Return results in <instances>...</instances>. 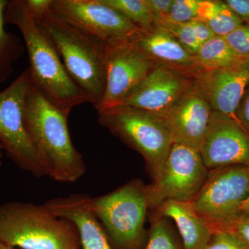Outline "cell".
I'll use <instances>...</instances> for the list:
<instances>
[{
    "mask_svg": "<svg viewBox=\"0 0 249 249\" xmlns=\"http://www.w3.org/2000/svg\"><path fill=\"white\" fill-rule=\"evenodd\" d=\"M95 214L111 238L123 249H134L143 235L150 206L147 186L133 180L105 196L91 198Z\"/></svg>",
    "mask_w": 249,
    "mask_h": 249,
    "instance_id": "8992f818",
    "label": "cell"
},
{
    "mask_svg": "<svg viewBox=\"0 0 249 249\" xmlns=\"http://www.w3.org/2000/svg\"><path fill=\"white\" fill-rule=\"evenodd\" d=\"M204 249H249L240 237L229 230L213 232Z\"/></svg>",
    "mask_w": 249,
    "mask_h": 249,
    "instance_id": "484cf974",
    "label": "cell"
},
{
    "mask_svg": "<svg viewBox=\"0 0 249 249\" xmlns=\"http://www.w3.org/2000/svg\"><path fill=\"white\" fill-rule=\"evenodd\" d=\"M30 83L27 68L0 91V145L21 169L41 178L46 176L45 168L28 132L24 115Z\"/></svg>",
    "mask_w": 249,
    "mask_h": 249,
    "instance_id": "ba28073f",
    "label": "cell"
},
{
    "mask_svg": "<svg viewBox=\"0 0 249 249\" xmlns=\"http://www.w3.org/2000/svg\"><path fill=\"white\" fill-rule=\"evenodd\" d=\"M37 25L53 44L72 80L96 109L106 88L107 43L52 11Z\"/></svg>",
    "mask_w": 249,
    "mask_h": 249,
    "instance_id": "3957f363",
    "label": "cell"
},
{
    "mask_svg": "<svg viewBox=\"0 0 249 249\" xmlns=\"http://www.w3.org/2000/svg\"><path fill=\"white\" fill-rule=\"evenodd\" d=\"M235 118L249 133V83L241 98Z\"/></svg>",
    "mask_w": 249,
    "mask_h": 249,
    "instance_id": "f546056e",
    "label": "cell"
},
{
    "mask_svg": "<svg viewBox=\"0 0 249 249\" xmlns=\"http://www.w3.org/2000/svg\"><path fill=\"white\" fill-rule=\"evenodd\" d=\"M103 3L121 13L139 29H146L155 25V16L147 0H101Z\"/></svg>",
    "mask_w": 249,
    "mask_h": 249,
    "instance_id": "7402d4cb",
    "label": "cell"
},
{
    "mask_svg": "<svg viewBox=\"0 0 249 249\" xmlns=\"http://www.w3.org/2000/svg\"><path fill=\"white\" fill-rule=\"evenodd\" d=\"M174 0H147V5L155 18L164 17L169 14Z\"/></svg>",
    "mask_w": 249,
    "mask_h": 249,
    "instance_id": "d6a6232c",
    "label": "cell"
},
{
    "mask_svg": "<svg viewBox=\"0 0 249 249\" xmlns=\"http://www.w3.org/2000/svg\"><path fill=\"white\" fill-rule=\"evenodd\" d=\"M3 152H4V150H3L2 147L0 145V167L2 164Z\"/></svg>",
    "mask_w": 249,
    "mask_h": 249,
    "instance_id": "d590c367",
    "label": "cell"
},
{
    "mask_svg": "<svg viewBox=\"0 0 249 249\" xmlns=\"http://www.w3.org/2000/svg\"><path fill=\"white\" fill-rule=\"evenodd\" d=\"M156 67L127 42L107 44L106 88L96 110L121 104Z\"/></svg>",
    "mask_w": 249,
    "mask_h": 249,
    "instance_id": "8fae6325",
    "label": "cell"
},
{
    "mask_svg": "<svg viewBox=\"0 0 249 249\" xmlns=\"http://www.w3.org/2000/svg\"><path fill=\"white\" fill-rule=\"evenodd\" d=\"M159 208L162 216L171 218L177 224L184 249H204L213 231L191 201L167 200Z\"/></svg>",
    "mask_w": 249,
    "mask_h": 249,
    "instance_id": "ac0fdd59",
    "label": "cell"
},
{
    "mask_svg": "<svg viewBox=\"0 0 249 249\" xmlns=\"http://www.w3.org/2000/svg\"><path fill=\"white\" fill-rule=\"evenodd\" d=\"M199 71H213L231 65L238 59L224 37L214 36L199 47L195 55Z\"/></svg>",
    "mask_w": 249,
    "mask_h": 249,
    "instance_id": "44dd1931",
    "label": "cell"
},
{
    "mask_svg": "<svg viewBox=\"0 0 249 249\" xmlns=\"http://www.w3.org/2000/svg\"><path fill=\"white\" fill-rule=\"evenodd\" d=\"M193 78L213 111L235 118L249 83V58L237 59L231 65L213 71H198Z\"/></svg>",
    "mask_w": 249,
    "mask_h": 249,
    "instance_id": "5bb4252c",
    "label": "cell"
},
{
    "mask_svg": "<svg viewBox=\"0 0 249 249\" xmlns=\"http://www.w3.org/2000/svg\"><path fill=\"white\" fill-rule=\"evenodd\" d=\"M5 23L14 24L22 34L31 83L49 102L67 116L76 106L89 103L67 73L53 44L31 18L23 0H9Z\"/></svg>",
    "mask_w": 249,
    "mask_h": 249,
    "instance_id": "6da1fadb",
    "label": "cell"
},
{
    "mask_svg": "<svg viewBox=\"0 0 249 249\" xmlns=\"http://www.w3.org/2000/svg\"><path fill=\"white\" fill-rule=\"evenodd\" d=\"M44 205L54 215L74 224L82 249H112L93 211L90 196L85 194H73L53 198Z\"/></svg>",
    "mask_w": 249,
    "mask_h": 249,
    "instance_id": "e0dca14e",
    "label": "cell"
},
{
    "mask_svg": "<svg viewBox=\"0 0 249 249\" xmlns=\"http://www.w3.org/2000/svg\"><path fill=\"white\" fill-rule=\"evenodd\" d=\"M241 212L249 213V193L247 199H245L242 206H241Z\"/></svg>",
    "mask_w": 249,
    "mask_h": 249,
    "instance_id": "836d02e7",
    "label": "cell"
},
{
    "mask_svg": "<svg viewBox=\"0 0 249 249\" xmlns=\"http://www.w3.org/2000/svg\"><path fill=\"white\" fill-rule=\"evenodd\" d=\"M193 83L191 77L167 67L157 66L119 105L158 115L169 107Z\"/></svg>",
    "mask_w": 249,
    "mask_h": 249,
    "instance_id": "9a60e30c",
    "label": "cell"
},
{
    "mask_svg": "<svg viewBox=\"0 0 249 249\" xmlns=\"http://www.w3.org/2000/svg\"><path fill=\"white\" fill-rule=\"evenodd\" d=\"M145 249H179L172 235L166 221L158 218L154 221Z\"/></svg>",
    "mask_w": 249,
    "mask_h": 249,
    "instance_id": "cb8c5ba5",
    "label": "cell"
},
{
    "mask_svg": "<svg viewBox=\"0 0 249 249\" xmlns=\"http://www.w3.org/2000/svg\"><path fill=\"white\" fill-rule=\"evenodd\" d=\"M127 42L156 66L167 67L191 78L199 71L194 55L168 31L155 24L149 29H139Z\"/></svg>",
    "mask_w": 249,
    "mask_h": 249,
    "instance_id": "2e32d148",
    "label": "cell"
},
{
    "mask_svg": "<svg viewBox=\"0 0 249 249\" xmlns=\"http://www.w3.org/2000/svg\"><path fill=\"white\" fill-rule=\"evenodd\" d=\"M208 173L199 151L173 142L155 182L147 186L150 206L160 207L167 200L191 201L200 191Z\"/></svg>",
    "mask_w": 249,
    "mask_h": 249,
    "instance_id": "9c48e42d",
    "label": "cell"
},
{
    "mask_svg": "<svg viewBox=\"0 0 249 249\" xmlns=\"http://www.w3.org/2000/svg\"><path fill=\"white\" fill-rule=\"evenodd\" d=\"M224 230L233 232L249 248V213H241Z\"/></svg>",
    "mask_w": 249,
    "mask_h": 249,
    "instance_id": "f1b7e54d",
    "label": "cell"
},
{
    "mask_svg": "<svg viewBox=\"0 0 249 249\" xmlns=\"http://www.w3.org/2000/svg\"><path fill=\"white\" fill-rule=\"evenodd\" d=\"M0 241L19 249H80L74 224L52 214L45 205L0 206Z\"/></svg>",
    "mask_w": 249,
    "mask_h": 249,
    "instance_id": "277c9868",
    "label": "cell"
},
{
    "mask_svg": "<svg viewBox=\"0 0 249 249\" xmlns=\"http://www.w3.org/2000/svg\"><path fill=\"white\" fill-rule=\"evenodd\" d=\"M213 32L214 35L226 37L243 24L225 1L201 0L197 17Z\"/></svg>",
    "mask_w": 249,
    "mask_h": 249,
    "instance_id": "d6986e66",
    "label": "cell"
},
{
    "mask_svg": "<svg viewBox=\"0 0 249 249\" xmlns=\"http://www.w3.org/2000/svg\"><path fill=\"white\" fill-rule=\"evenodd\" d=\"M9 0H0V83L14 72V64L22 56L25 45L20 37L5 29V11Z\"/></svg>",
    "mask_w": 249,
    "mask_h": 249,
    "instance_id": "ffe728a7",
    "label": "cell"
},
{
    "mask_svg": "<svg viewBox=\"0 0 249 249\" xmlns=\"http://www.w3.org/2000/svg\"><path fill=\"white\" fill-rule=\"evenodd\" d=\"M24 115L46 176L63 183L80 179L86 166L83 156L72 142L68 116L49 102L31 81L26 95Z\"/></svg>",
    "mask_w": 249,
    "mask_h": 249,
    "instance_id": "7a4b0ae2",
    "label": "cell"
},
{
    "mask_svg": "<svg viewBox=\"0 0 249 249\" xmlns=\"http://www.w3.org/2000/svg\"><path fill=\"white\" fill-rule=\"evenodd\" d=\"M199 152L209 170L249 166V133L235 118L213 111Z\"/></svg>",
    "mask_w": 249,
    "mask_h": 249,
    "instance_id": "7c38bea8",
    "label": "cell"
},
{
    "mask_svg": "<svg viewBox=\"0 0 249 249\" xmlns=\"http://www.w3.org/2000/svg\"><path fill=\"white\" fill-rule=\"evenodd\" d=\"M225 2L242 22L249 24V0H226Z\"/></svg>",
    "mask_w": 249,
    "mask_h": 249,
    "instance_id": "1f68e13d",
    "label": "cell"
},
{
    "mask_svg": "<svg viewBox=\"0 0 249 249\" xmlns=\"http://www.w3.org/2000/svg\"><path fill=\"white\" fill-rule=\"evenodd\" d=\"M238 58H249V24H243L224 37Z\"/></svg>",
    "mask_w": 249,
    "mask_h": 249,
    "instance_id": "4316f807",
    "label": "cell"
},
{
    "mask_svg": "<svg viewBox=\"0 0 249 249\" xmlns=\"http://www.w3.org/2000/svg\"><path fill=\"white\" fill-rule=\"evenodd\" d=\"M189 22L192 30L194 33L196 40L200 45L215 36L211 29L204 22L199 19H193Z\"/></svg>",
    "mask_w": 249,
    "mask_h": 249,
    "instance_id": "4dcf8cb0",
    "label": "cell"
},
{
    "mask_svg": "<svg viewBox=\"0 0 249 249\" xmlns=\"http://www.w3.org/2000/svg\"><path fill=\"white\" fill-rule=\"evenodd\" d=\"M52 11L107 44L127 42L139 29L101 0H53Z\"/></svg>",
    "mask_w": 249,
    "mask_h": 249,
    "instance_id": "30bf717a",
    "label": "cell"
},
{
    "mask_svg": "<svg viewBox=\"0 0 249 249\" xmlns=\"http://www.w3.org/2000/svg\"><path fill=\"white\" fill-rule=\"evenodd\" d=\"M200 3L201 0H174L169 14L158 18L176 23L191 22L197 17Z\"/></svg>",
    "mask_w": 249,
    "mask_h": 249,
    "instance_id": "d4e9b609",
    "label": "cell"
},
{
    "mask_svg": "<svg viewBox=\"0 0 249 249\" xmlns=\"http://www.w3.org/2000/svg\"><path fill=\"white\" fill-rule=\"evenodd\" d=\"M53 0H23L24 6L36 24L42 20L52 12Z\"/></svg>",
    "mask_w": 249,
    "mask_h": 249,
    "instance_id": "83f0119b",
    "label": "cell"
},
{
    "mask_svg": "<svg viewBox=\"0 0 249 249\" xmlns=\"http://www.w3.org/2000/svg\"><path fill=\"white\" fill-rule=\"evenodd\" d=\"M249 193V166L210 170L200 191L191 201L213 232L224 230L241 213Z\"/></svg>",
    "mask_w": 249,
    "mask_h": 249,
    "instance_id": "52a82bcc",
    "label": "cell"
},
{
    "mask_svg": "<svg viewBox=\"0 0 249 249\" xmlns=\"http://www.w3.org/2000/svg\"><path fill=\"white\" fill-rule=\"evenodd\" d=\"M0 249H19L17 248H15V247H11V246H9L6 245V244L4 243V242H1L0 241Z\"/></svg>",
    "mask_w": 249,
    "mask_h": 249,
    "instance_id": "e575fe53",
    "label": "cell"
},
{
    "mask_svg": "<svg viewBox=\"0 0 249 249\" xmlns=\"http://www.w3.org/2000/svg\"><path fill=\"white\" fill-rule=\"evenodd\" d=\"M98 113L99 124L140 153L157 178L173 143L165 121L157 114L124 105Z\"/></svg>",
    "mask_w": 249,
    "mask_h": 249,
    "instance_id": "5b68a950",
    "label": "cell"
},
{
    "mask_svg": "<svg viewBox=\"0 0 249 249\" xmlns=\"http://www.w3.org/2000/svg\"><path fill=\"white\" fill-rule=\"evenodd\" d=\"M156 25L165 29L192 55H196L201 45L192 30L189 22L176 23L170 22L164 18H155Z\"/></svg>",
    "mask_w": 249,
    "mask_h": 249,
    "instance_id": "603a6c76",
    "label": "cell"
},
{
    "mask_svg": "<svg viewBox=\"0 0 249 249\" xmlns=\"http://www.w3.org/2000/svg\"><path fill=\"white\" fill-rule=\"evenodd\" d=\"M212 113L209 102L193 80L191 86L158 116L165 121L173 142L199 151Z\"/></svg>",
    "mask_w": 249,
    "mask_h": 249,
    "instance_id": "4fadbf2b",
    "label": "cell"
}]
</instances>
